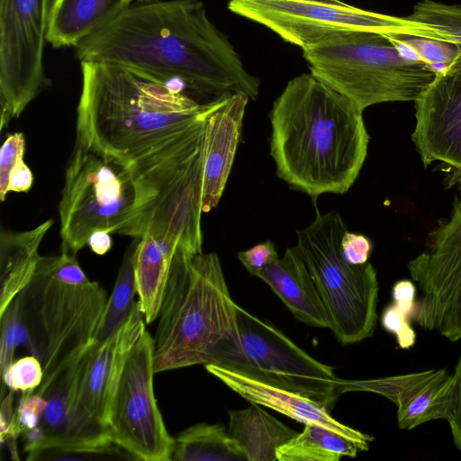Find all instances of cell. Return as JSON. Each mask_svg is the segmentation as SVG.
I'll return each instance as SVG.
<instances>
[{
  "label": "cell",
  "instance_id": "277c9868",
  "mask_svg": "<svg viewBox=\"0 0 461 461\" xmlns=\"http://www.w3.org/2000/svg\"><path fill=\"white\" fill-rule=\"evenodd\" d=\"M205 114L125 163L133 181L135 200L118 234L133 239L151 234L188 253L203 252Z\"/></svg>",
  "mask_w": 461,
  "mask_h": 461
},
{
  "label": "cell",
  "instance_id": "4316f807",
  "mask_svg": "<svg viewBox=\"0 0 461 461\" xmlns=\"http://www.w3.org/2000/svg\"><path fill=\"white\" fill-rule=\"evenodd\" d=\"M138 239L126 250L112 294L94 336L100 343L112 336L128 319L137 294L134 274V252Z\"/></svg>",
  "mask_w": 461,
  "mask_h": 461
},
{
  "label": "cell",
  "instance_id": "60d3db41",
  "mask_svg": "<svg viewBox=\"0 0 461 461\" xmlns=\"http://www.w3.org/2000/svg\"><path fill=\"white\" fill-rule=\"evenodd\" d=\"M153 1H156V0H131V2H136V3H149V2H153Z\"/></svg>",
  "mask_w": 461,
  "mask_h": 461
},
{
  "label": "cell",
  "instance_id": "5bb4252c",
  "mask_svg": "<svg viewBox=\"0 0 461 461\" xmlns=\"http://www.w3.org/2000/svg\"><path fill=\"white\" fill-rule=\"evenodd\" d=\"M421 297L412 321L450 341L461 339V197L448 220L431 231L424 250L408 263Z\"/></svg>",
  "mask_w": 461,
  "mask_h": 461
},
{
  "label": "cell",
  "instance_id": "ab89813d",
  "mask_svg": "<svg viewBox=\"0 0 461 461\" xmlns=\"http://www.w3.org/2000/svg\"><path fill=\"white\" fill-rule=\"evenodd\" d=\"M300 1L320 2V3L331 4V5H342V4H344V2L341 1V0H300Z\"/></svg>",
  "mask_w": 461,
  "mask_h": 461
},
{
  "label": "cell",
  "instance_id": "f1b7e54d",
  "mask_svg": "<svg viewBox=\"0 0 461 461\" xmlns=\"http://www.w3.org/2000/svg\"><path fill=\"white\" fill-rule=\"evenodd\" d=\"M438 32L443 41L455 44L461 50V5L435 0H421L408 16Z\"/></svg>",
  "mask_w": 461,
  "mask_h": 461
},
{
  "label": "cell",
  "instance_id": "4fadbf2b",
  "mask_svg": "<svg viewBox=\"0 0 461 461\" xmlns=\"http://www.w3.org/2000/svg\"><path fill=\"white\" fill-rule=\"evenodd\" d=\"M53 0H0L1 130L50 85L43 65Z\"/></svg>",
  "mask_w": 461,
  "mask_h": 461
},
{
  "label": "cell",
  "instance_id": "7a4b0ae2",
  "mask_svg": "<svg viewBox=\"0 0 461 461\" xmlns=\"http://www.w3.org/2000/svg\"><path fill=\"white\" fill-rule=\"evenodd\" d=\"M277 176L312 198L347 193L365 163L363 111L313 74L288 81L270 111Z\"/></svg>",
  "mask_w": 461,
  "mask_h": 461
},
{
  "label": "cell",
  "instance_id": "8992f818",
  "mask_svg": "<svg viewBox=\"0 0 461 461\" xmlns=\"http://www.w3.org/2000/svg\"><path fill=\"white\" fill-rule=\"evenodd\" d=\"M16 296L29 334L26 348L42 365L39 388L44 387L94 341L108 297L65 246L58 256H41Z\"/></svg>",
  "mask_w": 461,
  "mask_h": 461
},
{
  "label": "cell",
  "instance_id": "f35d334b",
  "mask_svg": "<svg viewBox=\"0 0 461 461\" xmlns=\"http://www.w3.org/2000/svg\"><path fill=\"white\" fill-rule=\"evenodd\" d=\"M110 233L104 230H97L92 233L88 240L91 250L100 256L106 254L112 248Z\"/></svg>",
  "mask_w": 461,
  "mask_h": 461
},
{
  "label": "cell",
  "instance_id": "9c48e42d",
  "mask_svg": "<svg viewBox=\"0 0 461 461\" xmlns=\"http://www.w3.org/2000/svg\"><path fill=\"white\" fill-rule=\"evenodd\" d=\"M212 364L308 397L329 411L347 391L333 368L301 349L270 322L237 307V329L216 348Z\"/></svg>",
  "mask_w": 461,
  "mask_h": 461
},
{
  "label": "cell",
  "instance_id": "8fae6325",
  "mask_svg": "<svg viewBox=\"0 0 461 461\" xmlns=\"http://www.w3.org/2000/svg\"><path fill=\"white\" fill-rule=\"evenodd\" d=\"M233 14L261 24L284 41L302 50L331 38L375 32L442 40L432 27L408 17L375 13L346 3L331 5L300 0H229Z\"/></svg>",
  "mask_w": 461,
  "mask_h": 461
},
{
  "label": "cell",
  "instance_id": "7c38bea8",
  "mask_svg": "<svg viewBox=\"0 0 461 461\" xmlns=\"http://www.w3.org/2000/svg\"><path fill=\"white\" fill-rule=\"evenodd\" d=\"M154 339L142 329L118 371L105 426L113 443L135 460H172L174 438L154 394Z\"/></svg>",
  "mask_w": 461,
  "mask_h": 461
},
{
  "label": "cell",
  "instance_id": "e0dca14e",
  "mask_svg": "<svg viewBox=\"0 0 461 461\" xmlns=\"http://www.w3.org/2000/svg\"><path fill=\"white\" fill-rule=\"evenodd\" d=\"M379 393L397 406L402 429H412L434 420H447L455 395L453 374L445 368L387 376L366 381H348V391Z\"/></svg>",
  "mask_w": 461,
  "mask_h": 461
},
{
  "label": "cell",
  "instance_id": "cb8c5ba5",
  "mask_svg": "<svg viewBox=\"0 0 461 461\" xmlns=\"http://www.w3.org/2000/svg\"><path fill=\"white\" fill-rule=\"evenodd\" d=\"M229 417L228 431L247 461H276L277 448L298 434L257 403L230 411Z\"/></svg>",
  "mask_w": 461,
  "mask_h": 461
},
{
  "label": "cell",
  "instance_id": "2e32d148",
  "mask_svg": "<svg viewBox=\"0 0 461 461\" xmlns=\"http://www.w3.org/2000/svg\"><path fill=\"white\" fill-rule=\"evenodd\" d=\"M135 302L126 321L107 339L90 343L82 352L76 386V409L82 423L95 434L111 439L105 419L121 365L145 326ZM112 440V439H111Z\"/></svg>",
  "mask_w": 461,
  "mask_h": 461
},
{
  "label": "cell",
  "instance_id": "d6986e66",
  "mask_svg": "<svg viewBox=\"0 0 461 461\" xmlns=\"http://www.w3.org/2000/svg\"><path fill=\"white\" fill-rule=\"evenodd\" d=\"M204 367L251 403L270 408L304 425L320 424L359 443L366 450L369 442L374 439L367 434L339 422L325 407L308 397L253 379L222 366L207 364Z\"/></svg>",
  "mask_w": 461,
  "mask_h": 461
},
{
  "label": "cell",
  "instance_id": "52a82bcc",
  "mask_svg": "<svg viewBox=\"0 0 461 461\" xmlns=\"http://www.w3.org/2000/svg\"><path fill=\"white\" fill-rule=\"evenodd\" d=\"M302 50L311 73L363 112L382 103L414 102L436 77L430 65L381 32L348 33Z\"/></svg>",
  "mask_w": 461,
  "mask_h": 461
},
{
  "label": "cell",
  "instance_id": "d590c367",
  "mask_svg": "<svg viewBox=\"0 0 461 461\" xmlns=\"http://www.w3.org/2000/svg\"><path fill=\"white\" fill-rule=\"evenodd\" d=\"M340 249L346 261L353 265H362L368 262L373 243L364 234L347 230L342 237Z\"/></svg>",
  "mask_w": 461,
  "mask_h": 461
},
{
  "label": "cell",
  "instance_id": "f546056e",
  "mask_svg": "<svg viewBox=\"0 0 461 461\" xmlns=\"http://www.w3.org/2000/svg\"><path fill=\"white\" fill-rule=\"evenodd\" d=\"M401 48L432 67L436 73L445 69L460 55L461 50L453 43L415 35H390Z\"/></svg>",
  "mask_w": 461,
  "mask_h": 461
},
{
  "label": "cell",
  "instance_id": "ffe728a7",
  "mask_svg": "<svg viewBox=\"0 0 461 461\" xmlns=\"http://www.w3.org/2000/svg\"><path fill=\"white\" fill-rule=\"evenodd\" d=\"M254 276L269 285L297 320L312 327L330 328L325 306L296 246Z\"/></svg>",
  "mask_w": 461,
  "mask_h": 461
},
{
  "label": "cell",
  "instance_id": "83f0119b",
  "mask_svg": "<svg viewBox=\"0 0 461 461\" xmlns=\"http://www.w3.org/2000/svg\"><path fill=\"white\" fill-rule=\"evenodd\" d=\"M416 291L414 282L408 279L397 281L392 290L393 302L381 316L383 328L395 337L402 349L411 348L416 341V333L411 324L416 308Z\"/></svg>",
  "mask_w": 461,
  "mask_h": 461
},
{
  "label": "cell",
  "instance_id": "d6a6232c",
  "mask_svg": "<svg viewBox=\"0 0 461 461\" xmlns=\"http://www.w3.org/2000/svg\"><path fill=\"white\" fill-rule=\"evenodd\" d=\"M25 139L22 132L9 134L0 150V200L8 194V181L12 169L23 159Z\"/></svg>",
  "mask_w": 461,
  "mask_h": 461
},
{
  "label": "cell",
  "instance_id": "836d02e7",
  "mask_svg": "<svg viewBox=\"0 0 461 461\" xmlns=\"http://www.w3.org/2000/svg\"><path fill=\"white\" fill-rule=\"evenodd\" d=\"M47 407L45 397L34 392H23L15 410V430L18 436L38 426Z\"/></svg>",
  "mask_w": 461,
  "mask_h": 461
},
{
  "label": "cell",
  "instance_id": "484cf974",
  "mask_svg": "<svg viewBox=\"0 0 461 461\" xmlns=\"http://www.w3.org/2000/svg\"><path fill=\"white\" fill-rule=\"evenodd\" d=\"M172 460L247 461V458L223 426L198 423L174 438Z\"/></svg>",
  "mask_w": 461,
  "mask_h": 461
},
{
  "label": "cell",
  "instance_id": "603a6c76",
  "mask_svg": "<svg viewBox=\"0 0 461 461\" xmlns=\"http://www.w3.org/2000/svg\"><path fill=\"white\" fill-rule=\"evenodd\" d=\"M177 248L163 238L145 234L134 252V274L139 303L146 324L158 317Z\"/></svg>",
  "mask_w": 461,
  "mask_h": 461
},
{
  "label": "cell",
  "instance_id": "ba28073f",
  "mask_svg": "<svg viewBox=\"0 0 461 461\" xmlns=\"http://www.w3.org/2000/svg\"><path fill=\"white\" fill-rule=\"evenodd\" d=\"M348 230L337 212L321 213L296 231L299 249L327 311L330 330L344 345L374 333L378 280L371 263L353 265L342 256L340 243Z\"/></svg>",
  "mask_w": 461,
  "mask_h": 461
},
{
  "label": "cell",
  "instance_id": "1f68e13d",
  "mask_svg": "<svg viewBox=\"0 0 461 461\" xmlns=\"http://www.w3.org/2000/svg\"><path fill=\"white\" fill-rule=\"evenodd\" d=\"M10 390L34 392L43 380V367L33 355L23 357L12 364L1 374Z\"/></svg>",
  "mask_w": 461,
  "mask_h": 461
},
{
  "label": "cell",
  "instance_id": "3957f363",
  "mask_svg": "<svg viewBox=\"0 0 461 461\" xmlns=\"http://www.w3.org/2000/svg\"><path fill=\"white\" fill-rule=\"evenodd\" d=\"M80 64L76 142L110 159L127 163L201 119L215 101L202 104L176 85L123 66Z\"/></svg>",
  "mask_w": 461,
  "mask_h": 461
},
{
  "label": "cell",
  "instance_id": "6da1fadb",
  "mask_svg": "<svg viewBox=\"0 0 461 461\" xmlns=\"http://www.w3.org/2000/svg\"><path fill=\"white\" fill-rule=\"evenodd\" d=\"M76 57L140 71L180 86L195 100L235 94L256 100L259 91V79L199 0L131 4L82 41Z\"/></svg>",
  "mask_w": 461,
  "mask_h": 461
},
{
  "label": "cell",
  "instance_id": "7402d4cb",
  "mask_svg": "<svg viewBox=\"0 0 461 461\" xmlns=\"http://www.w3.org/2000/svg\"><path fill=\"white\" fill-rule=\"evenodd\" d=\"M52 224L50 219L24 231L1 228L0 313L31 281L41 258L40 244Z\"/></svg>",
  "mask_w": 461,
  "mask_h": 461
},
{
  "label": "cell",
  "instance_id": "44dd1931",
  "mask_svg": "<svg viewBox=\"0 0 461 461\" xmlns=\"http://www.w3.org/2000/svg\"><path fill=\"white\" fill-rule=\"evenodd\" d=\"M131 4V0H53L47 41L54 48H76Z\"/></svg>",
  "mask_w": 461,
  "mask_h": 461
},
{
  "label": "cell",
  "instance_id": "d4e9b609",
  "mask_svg": "<svg viewBox=\"0 0 461 461\" xmlns=\"http://www.w3.org/2000/svg\"><path fill=\"white\" fill-rule=\"evenodd\" d=\"M366 449L359 443L317 423H306L298 433L276 450L278 461H339L355 457Z\"/></svg>",
  "mask_w": 461,
  "mask_h": 461
},
{
  "label": "cell",
  "instance_id": "5b68a950",
  "mask_svg": "<svg viewBox=\"0 0 461 461\" xmlns=\"http://www.w3.org/2000/svg\"><path fill=\"white\" fill-rule=\"evenodd\" d=\"M231 299L214 252L177 249L154 338V371L212 364L218 346L237 329Z\"/></svg>",
  "mask_w": 461,
  "mask_h": 461
},
{
  "label": "cell",
  "instance_id": "4dcf8cb0",
  "mask_svg": "<svg viewBox=\"0 0 461 461\" xmlns=\"http://www.w3.org/2000/svg\"><path fill=\"white\" fill-rule=\"evenodd\" d=\"M0 369L2 374L14 361L15 348L21 345L27 346L29 334L17 296H15L5 310L0 313Z\"/></svg>",
  "mask_w": 461,
  "mask_h": 461
},
{
  "label": "cell",
  "instance_id": "9a60e30c",
  "mask_svg": "<svg viewBox=\"0 0 461 461\" xmlns=\"http://www.w3.org/2000/svg\"><path fill=\"white\" fill-rule=\"evenodd\" d=\"M411 140L424 167L446 163L461 173V53L414 101Z\"/></svg>",
  "mask_w": 461,
  "mask_h": 461
},
{
  "label": "cell",
  "instance_id": "8d00e7d4",
  "mask_svg": "<svg viewBox=\"0 0 461 461\" xmlns=\"http://www.w3.org/2000/svg\"><path fill=\"white\" fill-rule=\"evenodd\" d=\"M455 381V395L450 414L447 420L456 447L461 451V354L453 373Z\"/></svg>",
  "mask_w": 461,
  "mask_h": 461
},
{
  "label": "cell",
  "instance_id": "30bf717a",
  "mask_svg": "<svg viewBox=\"0 0 461 461\" xmlns=\"http://www.w3.org/2000/svg\"><path fill=\"white\" fill-rule=\"evenodd\" d=\"M134 200L135 188L125 163L76 142L59 204L62 246L77 255L95 231L117 233Z\"/></svg>",
  "mask_w": 461,
  "mask_h": 461
},
{
  "label": "cell",
  "instance_id": "74e56055",
  "mask_svg": "<svg viewBox=\"0 0 461 461\" xmlns=\"http://www.w3.org/2000/svg\"><path fill=\"white\" fill-rule=\"evenodd\" d=\"M33 182V176L30 167L20 160L12 169L8 181V193H23L31 189Z\"/></svg>",
  "mask_w": 461,
  "mask_h": 461
},
{
  "label": "cell",
  "instance_id": "ac0fdd59",
  "mask_svg": "<svg viewBox=\"0 0 461 461\" xmlns=\"http://www.w3.org/2000/svg\"><path fill=\"white\" fill-rule=\"evenodd\" d=\"M249 97L224 95L214 101L204 116L203 134L202 211L216 207L224 192L240 141Z\"/></svg>",
  "mask_w": 461,
  "mask_h": 461
},
{
  "label": "cell",
  "instance_id": "e575fe53",
  "mask_svg": "<svg viewBox=\"0 0 461 461\" xmlns=\"http://www.w3.org/2000/svg\"><path fill=\"white\" fill-rule=\"evenodd\" d=\"M238 258L248 272L254 276L258 270L276 261L279 257L274 243L267 240L239 252Z\"/></svg>",
  "mask_w": 461,
  "mask_h": 461
}]
</instances>
